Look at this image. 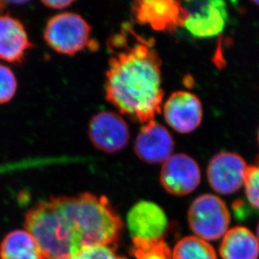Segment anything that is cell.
I'll return each mask as SVG.
<instances>
[{
    "mask_svg": "<svg viewBox=\"0 0 259 259\" xmlns=\"http://www.w3.org/2000/svg\"><path fill=\"white\" fill-rule=\"evenodd\" d=\"M111 57L106 72V98L122 114L140 123L161 113V59L154 39L125 24L108 40Z\"/></svg>",
    "mask_w": 259,
    "mask_h": 259,
    "instance_id": "1",
    "label": "cell"
},
{
    "mask_svg": "<svg viewBox=\"0 0 259 259\" xmlns=\"http://www.w3.org/2000/svg\"><path fill=\"white\" fill-rule=\"evenodd\" d=\"M78 237L81 247H113L119 240L122 223L106 196L94 194L54 196Z\"/></svg>",
    "mask_w": 259,
    "mask_h": 259,
    "instance_id": "2",
    "label": "cell"
},
{
    "mask_svg": "<svg viewBox=\"0 0 259 259\" xmlns=\"http://www.w3.org/2000/svg\"><path fill=\"white\" fill-rule=\"evenodd\" d=\"M25 226L46 259H71L82 248L54 196L28 210Z\"/></svg>",
    "mask_w": 259,
    "mask_h": 259,
    "instance_id": "3",
    "label": "cell"
},
{
    "mask_svg": "<svg viewBox=\"0 0 259 259\" xmlns=\"http://www.w3.org/2000/svg\"><path fill=\"white\" fill-rule=\"evenodd\" d=\"M92 27L81 15L64 12L51 18L45 28L47 44L59 54L74 56L97 47L91 38Z\"/></svg>",
    "mask_w": 259,
    "mask_h": 259,
    "instance_id": "4",
    "label": "cell"
},
{
    "mask_svg": "<svg viewBox=\"0 0 259 259\" xmlns=\"http://www.w3.org/2000/svg\"><path fill=\"white\" fill-rule=\"evenodd\" d=\"M188 222L196 237L204 241H214L224 237L228 232L230 213L222 199L204 194L189 208Z\"/></svg>",
    "mask_w": 259,
    "mask_h": 259,
    "instance_id": "5",
    "label": "cell"
},
{
    "mask_svg": "<svg viewBox=\"0 0 259 259\" xmlns=\"http://www.w3.org/2000/svg\"><path fill=\"white\" fill-rule=\"evenodd\" d=\"M132 11L138 23L158 31L184 27L188 15L183 3L176 0H139L133 4Z\"/></svg>",
    "mask_w": 259,
    "mask_h": 259,
    "instance_id": "6",
    "label": "cell"
},
{
    "mask_svg": "<svg viewBox=\"0 0 259 259\" xmlns=\"http://www.w3.org/2000/svg\"><path fill=\"white\" fill-rule=\"evenodd\" d=\"M188 15L184 27L197 38L220 34L228 22V6L222 0L187 1L183 3Z\"/></svg>",
    "mask_w": 259,
    "mask_h": 259,
    "instance_id": "7",
    "label": "cell"
},
{
    "mask_svg": "<svg viewBox=\"0 0 259 259\" xmlns=\"http://www.w3.org/2000/svg\"><path fill=\"white\" fill-rule=\"evenodd\" d=\"M88 135L93 146L107 154L124 149L130 139L127 122L117 113L109 111L93 116L89 122Z\"/></svg>",
    "mask_w": 259,
    "mask_h": 259,
    "instance_id": "8",
    "label": "cell"
},
{
    "mask_svg": "<svg viewBox=\"0 0 259 259\" xmlns=\"http://www.w3.org/2000/svg\"><path fill=\"white\" fill-rule=\"evenodd\" d=\"M127 226L133 241L157 242L163 240L168 228V218L159 205L141 201L127 213Z\"/></svg>",
    "mask_w": 259,
    "mask_h": 259,
    "instance_id": "9",
    "label": "cell"
},
{
    "mask_svg": "<svg viewBox=\"0 0 259 259\" xmlns=\"http://www.w3.org/2000/svg\"><path fill=\"white\" fill-rule=\"evenodd\" d=\"M247 165L244 159L232 152H221L210 159L208 181L218 193L230 195L244 186Z\"/></svg>",
    "mask_w": 259,
    "mask_h": 259,
    "instance_id": "10",
    "label": "cell"
},
{
    "mask_svg": "<svg viewBox=\"0 0 259 259\" xmlns=\"http://www.w3.org/2000/svg\"><path fill=\"white\" fill-rule=\"evenodd\" d=\"M160 183L168 193L186 196L201 183V170L192 158L186 154H176L163 164Z\"/></svg>",
    "mask_w": 259,
    "mask_h": 259,
    "instance_id": "11",
    "label": "cell"
},
{
    "mask_svg": "<svg viewBox=\"0 0 259 259\" xmlns=\"http://www.w3.org/2000/svg\"><path fill=\"white\" fill-rule=\"evenodd\" d=\"M202 115L201 101L188 92L172 93L164 106L167 123L181 134H189L196 130L201 124Z\"/></svg>",
    "mask_w": 259,
    "mask_h": 259,
    "instance_id": "12",
    "label": "cell"
},
{
    "mask_svg": "<svg viewBox=\"0 0 259 259\" xmlns=\"http://www.w3.org/2000/svg\"><path fill=\"white\" fill-rule=\"evenodd\" d=\"M175 143L169 131L154 121L140 130L135 150L142 161L150 164L164 163L172 156Z\"/></svg>",
    "mask_w": 259,
    "mask_h": 259,
    "instance_id": "13",
    "label": "cell"
},
{
    "mask_svg": "<svg viewBox=\"0 0 259 259\" xmlns=\"http://www.w3.org/2000/svg\"><path fill=\"white\" fill-rule=\"evenodd\" d=\"M31 48L22 22L10 14H0V60L21 63Z\"/></svg>",
    "mask_w": 259,
    "mask_h": 259,
    "instance_id": "14",
    "label": "cell"
},
{
    "mask_svg": "<svg viewBox=\"0 0 259 259\" xmlns=\"http://www.w3.org/2000/svg\"><path fill=\"white\" fill-rule=\"evenodd\" d=\"M219 252L223 259H257L258 240L247 228L236 227L224 235Z\"/></svg>",
    "mask_w": 259,
    "mask_h": 259,
    "instance_id": "15",
    "label": "cell"
},
{
    "mask_svg": "<svg viewBox=\"0 0 259 259\" xmlns=\"http://www.w3.org/2000/svg\"><path fill=\"white\" fill-rule=\"evenodd\" d=\"M0 259H46L34 237L26 230L9 232L0 243Z\"/></svg>",
    "mask_w": 259,
    "mask_h": 259,
    "instance_id": "16",
    "label": "cell"
},
{
    "mask_svg": "<svg viewBox=\"0 0 259 259\" xmlns=\"http://www.w3.org/2000/svg\"><path fill=\"white\" fill-rule=\"evenodd\" d=\"M172 259H218L215 250L206 241L197 237H184L172 252Z\"/></svg>",
    "mask_w": 259,
    "mask_h": 259,
    "instance_id": "17",
    "label": "cell"
},
{
    "mask_svg": "<svg viewBox=\"0 0 259 259\" xmlns=\"http://www.w3.org/2000/svg\"><path fill=\"white\" fill-rule=\"evenodd\" d=\"M136 259H172V252L163 241L138 242L133 241Z\"/></svg>",
    "mask_w": 259,
    "mask_h": 259,
    "instance_id": "18",
    "label": "cell"
},
{
    "mask_svg": "<svg viewBox=\"0 0 259 259\" xmlns=\"http://www.w3.org/2000/svg\"><path fill=\"white\" fill-rule=\"evenodd\" d=\"M17 88V79L12 70L0 64V105L12 100Z\"/></svg>",
    "mask_w": 259,
    "mask_h": 259,
    "instance_id": "19",
    "label": "cell"
},
{
    "mask_svg": "<svg viewBox=\"0 0 259 259\" xmlns=\"http://www.w3.org/2000/svg\"><path fill=\"white\" fill-rule=\"evenodd\" d=\"M244 186L247 201L259 210V159L256 164L247 166Z\"/></svg>",
    "mask_w": 259,
    "mask_h": 259,
    "instance_id": "20",
    "label": "cell"
},
{
    "mask_svg": "<svg viewBox=\"0 0 259 259\" xmlns=\"http://www.w3.org/2000/svg\"><path fill=\"white\" fill-rule=\"evenodd\" d=\"M71 259H127L116 253L113 247L93 246L81 248Z\"/></svg>",
    "mask_w": 259,
    "mask_h": 259,
    "instance_id": "21",
    "label": "cell"
},
{
    "mask_svg": "<svg viewBox=\"0 0 259 259\" xmlns=\"http://www.w3.org/2000/svg\"><path fill=\"white\" fill-rule=\"evenodd\" d=\"M73 3V1H70V0H66V1H64V0H60V1H42V4L46 7L53 9V10H63V9H66L70 5H72Z\"/></svg>",
    "mask_w": 259,
    "mask_h": 259,
    "instance_id": "22",
    "label": "cell"
},
{
    "mask_svg": "<svg viewBox=\"0 0 259 259\" xmlns=\"http://www.w3.org/2000/svg\"><path fill=\"white\" fill-rule=\"evenodd\" d=\"M8 4H10V2H5V1H0V12L5 10Z\"/></svg>",
    "mask_w": 259,
    "mask_h": 259,
    "instance_id": "23",
    "label": "cell"
},
{
    "mask_svg": "<svg viewBox=\"0 0 259 259\" xmlns=\"http://www.w3.org/2000/svg\"><path fill=\"white\" fill-rule=\"evenodd\" d=\"M257 240H258V242H259V223H258V226H257Z\"/></svg>",
    "mask_w": 259,
    "mask_h": 259,
    "instance_id": "24",
    "label": "cell"
},
{
    "mask_svg": "<svg viewBox=\"0 0 259 259\" xmlns=\"http://www.w3.org/2000/svg\"><path fill=\"white\" fill-rule=\"evenodd\" d=\"M254 4H256L257 6H259V1H254Z\"/></svg>",
    "mask_w": 259,
    "mask_h": 259,
    "instance_id": "25",
    "label": "cell"
},
{
    "mask_svg": "<svg viewBox=\"0 0 259 259\" xmlns=\"http://www.w3.org/2000/svg\"><path fill=\"white\" fill-rule=\"evenodd\" d=\"M258 141H259V134H258Z\"/></svg>",
    "mask_w": 259,
    "mask_h": 259,
    "instance_id": "26",
    "label": "cell"
}]
</instances>
